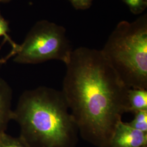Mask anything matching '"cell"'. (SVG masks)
Returning a JSON list of instances; mask_svg holds the SVG:
<instances>
[{
    "mask_svg": "<svg viewBox=\"0 0 147 147\" xmlns=\"http://www.w3.org/2000/svg\"><path fill=\"white\" fill-rule=\"evenodd\" d=\"M62 82V93L78 130L86 140L110 147L122 116L129 112V88L101 50H73Z\"/></svg>",
    "mask_w": 147,
    "mask_h": 147,
    "instance_id": "1",
    "label": "cell"
},
{
    "mask_svg": "<svg viewBox=\"0 0 147 147\" xmlns=\"http://www.w3.org/2000/svg\"><path fill=\"white\" fill-rule=\"evenodd\" d=\"M13 120L28 147H73L79 131L62 92L47 87L24 92Z\"/></svg>",
    "mask_w": 147,
    "mask_h": 147,
    "instance_id": "2",
    "label": "cell"
},
{
    "mask_svg": "<svg viewBox=\"0 0 147 147\" xmlns=\"http://www.w3.org/2000/svg\"><path fill=\"white\" fill-rule=\"evenodd\" d=\"M129 88L147 89V16L121 21L101 50Z\"/></svg>",
    "mask_w": 147,
    "mask_h": 147,
    "instance_id": "3",
    "label": "cell"
},
{
    "mask_svg": "<svg viewBox=\"0 0 147 147\" xmlns=\"http://www.w3.org/2000/svg\"><path fill=\"white\" fill-rule=\"evenodd\" d=\"M73 51L62 26L47 20L38 21L27 34L14 53V61L38 64L50 60L68 62Z\"/></svg>",
    "mask_w": 147,
    "mask_h": 147,
    "instance_id": "4",
    "label": "cell"
},
{
    "mask_svg": "<svg viewBox=\"0 0 147 147\" xmlns=\"http://www.w3.org/2000/svg\"><path fill=\"white\" fill-rule=\"evenodd\" d=\"M147 146V133L138 130L121 121L111 138L110 147H142Z\"/></svg>",
    "mask_w": 147,
    "mask_h": 147,
    "instance_id": "5",
    "label": "cell"
},
{
    "mask_svg": "<svg viewBox=\"0 0 147 147\" xmlns=\"http://www.w3.org/2000/svg\"><path fill=\"white\" fill-rule=\"evenodd\" d=\"M13 92L10 86L0 78V135L5 132L9 121L13 120L11 110Z\"/></svg>",
    "mask_w": 147,
    "mask_h": 147,
    "instance_id": "6",
    "label": "cell"
},
{
    "mask_svg": "<svg viewBox=\"0 0 147 147\" xmlns=\"http://www.w3.org/2000/svg\"><path fill=\"white\" fill-rule=\"evenodd\" d=\"M127 100L129 112L147 110V89L129 88Z\"/></svg>",
    "mask_w": 147,
    "mask_h": 147,
    "instance_id": "7",
    "label": "cell"
},
{
    "mask_svg": "<svg viewBox=\"0 0 147 147\" xmlns=\"http://www.w3.org/2000/svg\"><path fill=\"white\" fill-rule=\"evenodd\" d=\"M9 32V28L8 22L2 17V16H1L0 13V37H4L5 39V42L8 41L10 43L12 47V50L11 51V53L6 57L0 60L1 63H5L9 58L13 56L19 45L16 44V42H14L11 39V38L8 34V33Z\"/></svg>",
    "mask_w": 147,
    "mask_h": 147,
    "instance_id": "8",
    "label": "cell"
},
{
    "mask_svg": "<svg viewBox=\"0 0 147 147\" xmlns=\"http://www.w3.org/2000/svg\"><path fill=\"white\" fill-rule=\"evenodd\" d=\"M134 114L133 120L127 124L135 129L147 133V110L139 111Z\"/></svg>",
    "mask_w": 147,
    "mask_h": 147,
    "instance_id": "9",
    "label": "cell"
},
{
    "mask_svg": "<svg viewBox=\"0 0 147 147\" xmlns=\"http://www.w3.org/2000/svg\"><path fill=\"white\" fill-rule=\"evenodd\" d=\"M0 147H28L21 138L11 136L5 132L0 135Z\"/></svg>",
    "mask_w": 147,
    "mask_h": 147,
    "instance_id": "10",
    "label": "cell"
},
{
    "mask_svg": "<svg viewBox=\"0 0 147 147\" xmlns=\"http://www.w3.org/2000/svg\"><path fill=\"white\" fill-rule=\"evenodd\" d=\"M124 2L132 13L138 15L142 13L147 7V0H121Z\"/></svg>",
    "mask_w": 147,
    "mask_h": 147,
    "instance_id": "11",
    "label": "cell"
},
{
    "mask_svg": "<svg viewBox=\"0 0 147 147\" xmlns=\"http://www.w3.org/2000/svg\"><path fill=\"white\" fill-rule=\"evenodd\" d=\"M76 9L85 10L89 9L93 0H68Z\"/></svg>",
    "mask_w": 147,
    "mask_h": 147,
    "instance_id": "12",
    "label": "cell"
},
{
    "mask_svg": "<svg viewBox=\"0 0 147 147\" xmlns=\"http://www.w3.org/2000/svg\"><path fill=\"white\" fill-rule=\"evenodd\" d=\"M11 0H0V2H8Z\"/></svg>",
    "mask_w": 147,
    "mask_h": 147,
    "instance_id": "13",
    "label": "cell"
},
{
    "mask_svg": "<svg viewBox=\"0 0 147 147\" xmlns=\"http://www.w3.org/2000/svg\"><path fill=\"white\" fill-rule=\"evenodd\" d=\"M147 147V146H143V147Z\"/></svg>",
    "mask_w": 147,
    "mask_h": 147,
    "instance_id": "14",
    "label": "cell"
}]
</instances>
